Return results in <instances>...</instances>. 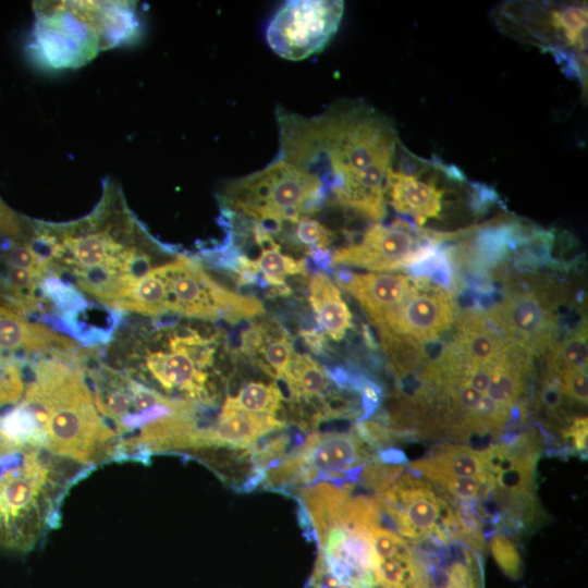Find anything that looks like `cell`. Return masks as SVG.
I'll return each mask as SVG.
<instances>
[{
  "label": "cell",
  "instance_id": "6da1fadb",
  "mask_svg": "<svg viewBox=\"0 0 588 588\" xmlns=\"http://www.w3.org/2000/svg\"><path fill=\"white\" fill-rule=\"evenodd\" d=\"M280 157L316 174L327 201L379 221L385 182L400 146L392 122L359 101H342L318 117L281 112Z\"/></svg>",
  "mask_w": 588,
  "mask_h": 588
},
{
  "label": "cell",
  "instance_id": "7a4b0ae2",
  "mask_svg": "<svg viewBox=\"0 0 588 588\" xmlns=\"http://www.w3.org/2000/svg\"><path fill=\"white\" fill-rule=\"evenodd\" d=\"M33 248L51 266L71 273L83 291L110 306L120 286L150 269L158 246L107 179L87 216L65 223L33 222Z\"/></svg>",
  "mask_w": 588,
  "mask_h": 588
},
{
  "label": "cell",
  "instance_id": "3957f363",
  "mask_svg": "<svg viewBox=\"0 0 588 588\" xmlns=\"http://www.w3.org/2000/svg\"><path fill=\"white\" fill-rule=\"evenodd\" d=\"M22 400L37 418L51 454L90 468L118 460L119 438L98 413L83 371L66 357L33 362Z\"/></svg>",
  "mask_w": 588,
  "mask_h": 588
},
{
  "label": "cell",
  "instance_id": "277c9868",
  "mask_svg": "<svg viewBox=\"0 0 588 588\" xmlns=\"http://www.w3.org/2000/svg\"><path fill=\"white\" fill-rule=\"evenodd\" d=\"M88 469L19 440L0 426V548L34 549L57 527L66 490Z\"/></svg>",
  "mask_w": 588,
  "mask_h": 588
},
{
  "label": "cell",
  "instance_id": "5b68a950",
  "mask_svg": "<svg viewBox=\"0 0 588 588\" xmlns=\"http://www.w3.org/2000/svg\"><path fill=\"white\" fill-rule=\"evenodd\" d=\"M28 44L45 69H76L99 52L134 41L139 21L130 1H35Z\"/></svg>",
  "mask_w": 588,
  "mask_h": 588
},
{
  "label": "cell",
  "instance_id": "8992f818",
  "mask_svg": "<svg viewBox=\"0 0 588 588\" xmlns=\"http://www.w3.org/2000/svg\"><path fill=\"white\" fill-rule=\"evenodd\" d=\"M297 495L329 572L341 583L376 587L369 531L381 519L376 498L352 497L350 490L326 481L304 487Z\"/></svg>",
  "mask_w": 588,
  "mask_h": 588
},
{
  "label": "cell",
  "instance_id": "52a82bcc",
  "mask_svg": "<svg viewBox=\"0 0 588 588\" xmlns=\"http://www.w3.org/2000/svg\"><path fill=\"white\" fill-rule=\"evenodd\" d=\"M222 198L224 208L243 213L272 236L283 223L309 217L327 201L319 176L282 159L231 182Z\"/></svg>",
  "mask_w": 588,
  "mask_h": 588
},
{
  "label": "cell",
  "instance_id": "ba28073f",
  "mask_svg": "<svg viewBox=\"0 0 588 588\" xmlns=\"http://www.w3.org/2000/svg\"><path fill=\"white\" fill-rule=\"evenodd\" d=\"M497 22L505 34L550 52L586 91V2L510 1L499 9Z\"/></svg>",
  "mask_w": 588,
  "mask_h": 588
},
{
  "label": "cell",
  "instance_id": "9c48e42d",
  "mask_svg": "<svg viewBox=\"0 0 588 588\" xmlns=\"http://www.w3.org/2000/svg\"><path fill=\"white\" fill-rule=\"evenodd\" d=\"M503 278V296L482 311L486 319L531 357L546 355L559 339L556 309L562 291L536 275Z\"/></svg>",
  "mask_w": 588,
  "mask_h": 588
},
{
  "label": "cell",
  "instance_id": "30bf717a",
  "mask_svg": "<svg viewBox=\"0 0 588 588\" xmlns=\"http://www.w3.org/2000/svg\"><path fill=\"white\" fill-rule=\"evenodd\" d=\"M377 460L376 450L351 429L348 432H311L267 471L266 489L306 486L330 479L336 486L357 479L363 465Z\"/></svg>",
  "mask_w": 588,
  "mask_h": 588
},
{
  "label": "cell",
  "instance_id": "8fae6325",
  "mask_svg": "<svg viewBox=\"0 0 588 588\" xmlns=\"http://www.w3.org/2000/svg\"><path fill=\"white\" fill-rule=\"evenodd\" d=\"M157 269L164 283L170 314L203 320L221 318L231 323L265 314L258 298L221 286L192 258L179 256Z\"/></svg>",
  "mask_w": 588,
  "mask_h": 588
},
{
  "label": "cell",
  "instance_id": "7c38bea8",
  "mask_svg": "<svg viewBox=\"0 0 588 588\" xmlns=\"http://www.w3.org/2000/svg\"><path fill=\"white\" fill-rule=\"evenodd\" d=\"M381 513L404 537L419 541L434 538L442 544L458 535L460 513L438 487L403 469L377 493Z\"/></svg>",
  "mask_w": 588,
  "mask_h": 588
},
{
  "label": "cell",
  "instance_id": "4fadbf2b",
  "mask_svg": "<svg viewBox=\"0 0 588 588\" xmlns=\"http://www.w3.org/2000/svg\"><path fill=\"white\" fill-rule=\"evenodd\" d=\"M402 149V162L391 168L385 182V201L419 228L429 220L440 219L446 197L466 177L453 164L437 159H424Z\"/></svg>",
  "mask_w": 588,
  "mask_h": 588
},
{
  "label": "cell",
  "instance_id": "5bb4252c",
  "mask_svg": "<svg viewBox=\"0 0 588 588\" xmlns=\"http://www.w3.org/2000/svg\"><path fill=\"white\" fill-rule=\"evenodd\" d=\"M168 347L147 352L140 366L144 378L167 396L213 405L207 369L215 363V339L188 329L172 335Z\"/></svg>",
  "mask_w": 588,
  "mask_h": 588
},
{
  "label": "cell",
  "instance_id": "9a60e30c",
  "mask_svg": "<svg viewBox=\"0 0 588 588\" xmlns=\"http://www.w3.org/2000/svg\"><path fill=\"white\" fill-rule=\"evenodd\" d=\"M344 10L338 0L287 1L271 19L266 38L287 60H303L320 51L335 34Z\"/></svg>",
  "mask_w": 588,
  "mask_h": 588
},
{
  "label": "cell",
  "instance_id": "2e32d148",
  "mask_svg": "<svg viewBox=\"0 0 588 588\" xmlns=\"http://www.w3.org/2000/svg\"><path fill=\"white\" fill-rule=\"evenodd\" d=\"M456 314V303L450 291L428 279L415 278L404 299L377 330L425 346L452 327Z\"/></svg>",
  "mask_w": 588,
  "mask_h": 588
},
{
  "label": "cell",
  "instance_id": "e0dca14e",
  "mask_svg": "<svg viewBox=\"0 0 588 588\" xmlns=\"http://www.w3.org/2000/svg\"><path fill=\"white\" fill-rule=\"evenodd\" d=\"M426 228L396 218L390 225L375 223L355 243L331 255L332 266L358 267L373 271L405 269L412 254L431 243Z\"/></svg>",
  "mask_w": 588,
  "mask_h": 588
},
{
  "label": "cell",
  "instance_id": "ac0fdd59",
  "mask_svg": "<svg viewBox=\"0 0 588 588\" xmlns=\"http://www.w3.org/2000/svg\"><path fill=\"white\" fill-rule=\"evenodd\" d=\"M380 520L369 526L373 550V577L380 588H429L427 569L407 542Z\"/></svg>",
  "mask_w": 588,
  "mask_h": 588
},
{
  "label": "cell",
  "instance_id": "d6986e66",
  "mask_svg": "<svg viewBox=\"0 0 588 588\" xmlns=\"http://www.w3.org/2000/svg\"><path fill=\"white\" fill-rule=\"evenodd\" d=\"M284 427L286 422L275 416L222 405L216 419L200 428L197 448L193 452L203 449L253 450L261 438Z\"/></svg>",
  "mask_w": 588,
  "mask_h": 588
},
{
  "label": "cell",
  "instance_id": "ffe728a7",
  "mask_svg": "<svg viewBox=\"0 0 588 588\" xmlns=\"http://www.w3.org/2000/svg\"><path fill=\"white\" fill-rule=\"evenodd\" d=\"M340 286L353 295L377 328L408 293L413 279L388 272L354 273L342 267L335 272Z\"/></svg>",
  "mask_w": 588,
  "mask_h": 588
},
{
  "label": "cell",
  "instance_id": "44dd1931",
  "mask_svg": "<svg viewBox=\"0 0 588 588\" xmlns=\"http://www.w3.org/2000/svg\"><path fill=\"white\" fill-rule=\"evenodd\" d=\"M238 350L275 380L284 378L295 355L292 336L273 320H262L245 329Z\"/></svg>",
  "mask_w": 588,
  "mask_h": 588
},
{
  "label": "cell",
  "instance_id": "7402d4cb",
  "mask_svg": "<svg viewBox=\"0 0 588 588\" xmlns=\"http://www.w3.org/2000/svg\"><path fill=\"white\" fill-rule=\"evenodd\" d=\"M74 342L0 305V354L66 353Z\"/></svg>",
  "mask_w": 588,
  "mask_h": 588
},
{
  "label": "cell",
  "instance_id": "603a6c76",
  "mask_svg": "<svg viewBox=\"0 0 588 588\" xmlns=\"http://www.w3.org/2000/svg\"><path fill=\"white\" fill-rule=\"evenodd\" d=\"M408 466L432 485L462 477L487 480L481 451L463 443L440 444L430 455L412 462Z\"/></svg>",
  "mask_w": 588,
  "mask_h": 588
},
{
  "label": "cell",
  "instance_id": "cb8c5ba5",
  "mask_svg": "<svg viewBox=\"0 0 588 588\" xmlns=\"http://www.w3.org/2000/svg\"><path fill=\"white\" fill-rule=\"evenodd\" d=\"M308 301L322 332L333 341L342 340L352 326V314L326 272L316 271L310 277Z\"/></svg>",
  "mask_w": 588,
  "mask_h": 588
},
{
  "label": "cell",
  "instance_id": "d4e9b609",
  "mask_svg": "<svg viewBox=\"0 0 588 588\" xmlns=\"http://www.w3.org/2000/svg\"><path fill=\"white\" fill-rule=\"evenodd\" d=\"M260 247V255L254 261L264 286L285 287L286 277L306 274V258L294 259L283 254L273 236H269Z\"/></svg>",
  "mask_w": 588,
  "mask_h": 588
},
{
  "label": "cell",
  "instance_id": "484cf974",
  "mask_svg": "<svg viewBox=\"0 0 588 588\" xmlns=\"http://www.w3.org/2000/svg\"><path fill=\"white\" fill-rule=\"evenodd\" d=\"M284 395L275 382L250 381L244 384L235 395L228 394L223 405L256 414L275 416L282 408Z\"/></svg>",
  "mask_w": 588,
  "mask_h": 588
},
{
  "label": "cell",
  "instance_id": "4316f807",
  "mask_svg": "<svg viewBox=\"0 0 588 588\" xmlns=\"http://www.w3.org/2000/svg\"><path fill=\"white\" fill-rule=\"evenodd\" d=\"M274 235L291 246L303 249L305 254L311 249L328 248L334 238L331 230L309 217L283 223Z\"/></svg>",
  "mask_w": 588,
  "mask_h": 588
},
{
  "label": "cell",
  "instance_id": "83f0119b",
  "mask_svg": "<svg viewBox=\"0 0 588 588\" xmlns=\"http://www.w3.org/2000/svg\"><path fill=\"white\" fill-rule=\"evenodd\" d=\"M24 390L25 379L21 362L0 354V408L19 403Z\"/></svg>",
  "mask_w": 588,
  "mask_h": 588
},
{
  "label": "cell",
  "instance_id": "f1b7e54d",
  "mask_svg": "<svg viewBox=\"0 0 588 588\" xmlns=\"http://www.w3.org/2000/svg\"><path fill=\"white\" fill-rule=\"evenodd\" d=\"M290 442V436L283 432L258 443L250 452V474L267 475L268 470L278 466L287 454L286 448Z\"/></svg>",
  "mask_w": 588,
  "mask_h": 588
},
{
  "label": "cell",
  "instance_id": "f546056e",
  "mask_svg": "<svg viewBox=\"0 0 588 588\" xmlns=\"http://www.w3.org/2000/svg\"><path fill=\"white\" fill-rule=\"evenodd\" d=\"M436 584L439 588H481L478 565L467 551L465 561H456L448 566Z\"/></svg>",
  "mask_w": 588,
  "mask_h": 588
},
{
  "label": "cell",
  "instance_id": "4dcf8cb0",
  "mask_svg": "<svg viewBox=\"0 0 588 588\" xmlns=\"http://www.w3.org/2000/svg\"><path fill=\"white\" fill-rule=\"evenodd\" d=\"M490 551L503 573L516 579L522 573V559L512 539L502 532H495L490 539Z\"/></svg>",
  "mask_w": 588,
  "mask_h": 588
},
{
  "label": "cell",
  "instance_id": "1f68e13d",
  "mask_svg": "<svg viewBox=\"0 0 588 588\" xmlns=\"http://www.w3.org/2000/svg\"><path fill=\"white\" fill-rule=\"evenodd\" d=\"M587 417H576L563 431L562 437L575 451L584 452L587 450Z\"/></svg>",
  "mask_w": 588,
  "mask_h": 588
},
{
  "label": "cell",
  "instance_id": "d6a6232c",
  "mask_svg": "<svg viewBox=\"0 0 588 588\" xmlns=\"http://www.w3.org/2000/svg\"><path fill=\"white\" fill-rule=\"evenodd\" d=\"M21 219L0 198V235L19 237L23 232Z\"/></svg>",
  "mask_w": 588,
  "mask_h": 588
},
{
  "label": "cell",
  "instance_id": "836d02e7",
  "mask_svg": "<svg viewBox=\"0 0 588 588\" xmlns=\"http://www.w3.org/2000/svg\"><path fill=\"white\" fill-rule=\"evenodd\" d=\"M299 336L305 345L314 353L321 354L327 345L324 333L317 329H303Z\"/></svg>",
  "mask_w": 588,
  "mask_h": 588
}]
</instances>
